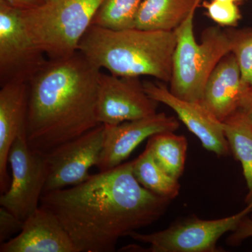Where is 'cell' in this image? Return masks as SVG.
Wrapping results in <instances>:
<instances>
[{
	"mask_svg": "<svg viewBox=\"0 0 252 252\" xmlns=\"http://www.w3.org/2000/svg\"><path fill=\"white\" fill-rule=\"evenodd\" d=\"M179 126L175 117L165 113L118 125H104L103 147L96 167L104 172L119 166L146 139L160 132H175Z\"/></svg>",
	"mask_w": 252,
	"mask_h": 252,
	"instance_id": "12",
	"label": "cell"
},
{
	"mask_svg": "<svg viewBox=\"0 0 252 252\" xmlns=\"http://www.w3.org/2000/svg\"><path fill=\"white\" fill-rule=\"evenodd\" d=\"M10 6L20 11H28L39 7L49 0H4Z\"/></svg>",
	"mask_w": 252,
	"mask_h": 252,
	"instance_id": "25",
	"label": "cell"
},
{
	"mask_svg": "<svg viewBox=\"0 0 252 252\" xmlns=\"http://www.w3.org/2000/svg\"><path fill=\"white\" fill-rule=\"evenodd\" d=\"M24 221L7 209L0 208V243L8 241L11 237L22 230Z\"/></svg>",
	"mask_w": 252,
	"mask_h": 252,
	"instance_id": "23",
	"label": "cell"
},
{
	"mask_svg": "<svg viewBox=\"0 0 252 252\" xmlns=\"http://www.w3.org/2000/svg\"><path fill=\"white\" fill-rule=\"evenodd\" d=\"M48 61L28 35L21 11L0 0V86L29 82Z\"/></svg>",
	"mask_w": 252,
	"mask_h": 252,
	"instance_id": "7",
	"label": "cell"
},
{
	"mask_svg": "<svg viewBox=\"0 0 252 252\" xmlns=\"http://www.w3.org/2000/svg\"><path fill=\"white\" fill-rule=\"evenodd\" d=\"M247 121L252 124V86L244 97L238 112Z\"/></svg>",
	"mask_w": 252,
	"mask_h": 252,
	"instance_id": "26",
	"label": "cell"
},
{
	"mask_svg": "<svg viewBox=\"0 0 252 252\" xmlns=\"http://www.w3.org/2000/svg\"><path fill=\"white\" fill-rule=\"evenodd\" d=\"M101 69L81 53L49 60L28 84L26 140L46 155L99 125L97 91Z\"/></svg>",
	"mask_w": 252,
	"mask_h": 252,
	"instance_id": "2",
	"label": "cell"
},
{
	"mask_svg": "<svg viewBox=\"0 0 252 252\" xmlns=\"http://www.w3.org/2000/svg\"><path fill=\"white\" fill-rule=\"evenodd\" d=\"M103 0H49L35 9L21 11L23 26L49 60L70 57Z\"/></svg>",
	"mask_w": 252,
	"mask_h": 252,
	"instance_id": "5",
	"label": "cell"
},
{
	"mask_svg": "<svg viewBox=\"0 0 252 252\" xmlns=\"http://www.w3.org/2000/svg\"><path fill=\"white\" fill-rule=\"evenodd\" d=\"M132 172L136 180L149 191L172 200L180 191L179 180L159 166L149 147L133 160Z\"/></svg>",
	"mask_w": 252,
	"mask_h": 252,
	"instance_id": "19",
	"label": "cell"
},
{
	"mask_svg": "<svg viewBox=\"0 0 252 252\" xmlns=\"http://www.w3.org/2000/svg\"><path fill=\"white\" fill-rule=\"evenodd\" d=\"M252 237V219L247 216L239 223L236 229L228 237L227 243L230 245H238Z\"/></svg>",
	"mask_w": 252,
	"mask_h": 252,
	"instance_id": "24",
	"label": "cell"
},
{
	"mask_svg": "<svg viewBox=\"0 0 252 252\" xmlns=\"http://www.w3.org/2000/svg\"><path fill=\"white\" fill-rule=\"evenodd\" d=\"M251 218L252 219V217H251Z\"/></svg>",
	"mask_w": 252,
	"mask_h": 252,
	"instance_id": "28",
	"label": "cell"
},
{
	"mask_svg": "<svg viewBox=\"0 0 252 252\" xmlns=\"http://www.w3.org/2000/svg\"><path fill=\"white\" fill-rule=\"evenodd\" d=\"M252 213V200L235 215L204 220L195 216L177 220L166 229L150 234L132 231L127 236L149 244L150 252H218L217 243L228 232L236 229L245 217Z\"/></svg>",
	"mask_w": 252,
	"mask_h": 252,
	"instance_id": "6",
	"label": "cell"
},
{
	"mask_svg": "<svg viewBox=\"0 0 252 252\" xmlns=\"http://www.w3.org/2000/svg\"><path fill=\"white\" fill-rule=\"evenodd\" d=\"M217 1H228V2L236 3L237 1H241V0H217Z\"/></svg>",
	"mask_w": 252,
	"mask_h": 252,
	"instance_id": "27",
	"label": "cell"
},
{
	"mask_svg": "<svg viewBox=\"0 0 252 252\" xmlns=\"http://www.w3.org/2000/svg\"><path fill=\"white\" fill-rule=\"evenodd\" d=\"M147 147L156 162L169 175L179 180L183 175L188 150L185 136L172 131L160 132L149 137Z\"/></svg>",
	"mask_w": 252,
	"mask_h": 252,
	"instance_id": "17",
	"label": "cell"
},
{
	"mask_svg": "<svg viewBox=\"0 0 252 252\" xmlns=\"http://www.w3.org/2000/svg\"><path fill=\"white\" fill-rule=\"evenodd\" d=\"M28 107V83H9L0 90V191L11 184L8 172L11 146L19 136L26 135Z\"/></svg>",
	"mask_w": 252,
	"mask_h": 252,
	"instance_id": "14",
	"label": "cell"
},
{
	"mask_svg": "<svg viewBox=\"0 0 252 252\" xmlns=\"http://www.w3.org/2000/svg\"><path fill=\"white\" fill-rule=\"evenodd\" d=\"M143 85L151 98L165 104L176 113L190 132L200 140L204 148L218 157L229 155L230 149L223 123L217 120L203 104L176 97L163 83L146 81Z\"/></svg>",
	"mask_w": 252,
	"mask_h": 252,
	"instance_id": "11",
	"label": "cell"
},
{
	"mask_svg": "<svg viewBox=\"0 0 252 252\" xmlns=\"http://www.w3.org/2000/svg\"><path fill=\"white\" fill-rule=\"evenodd\" d=\"M104 125L59 146L44 155L48 175L44 193L72 187L91 177L89 170L96 166L103 147Z\"/></svg>",
	"mask_w": 252,
	"mask_h": 252,
	"instance_id": "9",
	"label": "cell"
},
{
	"mask_svg": "<svg viewBox=\"0 0 252 252\" xmlns=\"http://www.w3.org/2000/svg\"><path fill=\"white\" fill-rule=\"evenodd\" d=\"M142 0H103L93 20V26L119 31L135 28Z\"/></svg>",
	"mask_w": 252,
	"mask_h": 252,
	"instance_id": "20",
	"label": "cell"
},
{
	"mask_svg": "<svg viewBox=\"0 0 252 252\" xmlns=\"http://www.w3.org/2000/svg\"><path fill=\"white\" fill-rule=\"evenodd\" d=\"M203 5L209 18L219 26L234 27L241 18L240 10L234 2L212 0L204 1Z\"/></svg>",
	"mask_w": 252,
	"mask_h": 252,
	"instance_id": "22",
	"label": "cell"
},
{
	"mask_svg": "<svg viewBox=\"0 0 252 252\" xmlns=\"http://www.w3.org/2000/svg\"><path fill=\"white\" fill-rule=\"evenodd\" d=\"M230 53L234 55L241 72L242 81L248 89L252 86V30H228Z\"/></svg>",
	"mask_w": 252,
	"mask_h": 252,
	"instance_id": "21",
	"label": "cell"
},
{
	"mask_svg": "<svg viewBox=\"0 0 252 252\" xmlns=\"http://www.w3.org/2000/svg\"><path fill=\"white\" fill-rule=\"evenodd\" d=\"M223 129L230 152L243 167L248 189L245 203H249L252 200V124L235 113L223 122Z\"/></svg>",
	"mask_w": 252,
	"mask_h": 252,
	"instance_id": "18",
	"label": "cell"
},
{
	"mask_svg": "<svg viewBox=\"0 0 252 252\" xmlns=\"http://www.w3.org/2000/svg\"><path fill=\"white\" fill-rule=\"evenodd\" d=\"M174 31H114L91 25L79 51L99 69L122 77L148 76L170 83L176 47Z\"/></svg>",
	"mask_w": 252,
	"mask_h": 252,
	"instance_id": "3",
	"label": "cell"
},
{
	"mask_svg": "<svg viewBox=\"0 0 252 252\" xmlns=\"http://www.w3.org/2000/svg\"><path fill=\"white\" fill-rule=\"evenodd\" d=\"M158 104L146 93L140 78L101 72L96 107L99 124L118 125L150 117L157 114Z\"/></svg>",
	"mask_w": 252,
	"mask_h": 252,
	"instance_id": "10",
	"label": "cell"
},
{
	"mask_svg": "<svg viewBox=\"0 0 252 252\" xmlns=\"http://www.w3.org/2000/svg\"><path fill=\"white\" fill-rule=\"evenodd\" d=\"M202 0H142L135 28L174 31L187 19Z\"/></svg>",
	"mask_w": 252,
	"mask_h": 252,
	"instance_id": "16",
	"label": "cell"
},
{
	"mask_svg": "<svg viewBox=\"0 0 252 252\" xmlns=\"http://www.w3.org/2000/svg\"><path fill=\"white\" fill-rule=\"evenodd\" d=\"M248 90L242 81L237 60L229 53L207 79L200 103L223 123L238 112Z\"/></svg>",
	"mask_w": 252,
	"mask_h": 252,
	"instance_id": "15",
	"label": "cell"
},
{
	"mask_svg": "<svg viewBox=\"0 0 252 252\" xmlns=\"http://www.w3.org/2000/svg\"><path fill=\"white\" fill-rule=\"evenodd\" d=\"M133 160L91 175L71 188L44 193L40 205L59 219L77 252L115 251L118 240L157 221L171 200L136 180Z\"/></svg>",
	"mask_w": 252,
	"mask_h": 252,
	"instance_id": "1",
	"label": "cell"
},
{
	"mask_svg": "<svg viewBox=\"0 0 252 252\" xmlns=\"http://www.w3.org/2000/svg\"><path fill=\"white\" fill-rule=\"evenodd\" d=\"M194 8L187 19L175 30L176 47L169 90L176 97L200 102L207 79L218 63L230 53L227 31L219 26L204 30L198 44L194 34Z\"/></svg>",
	"mask_w": 252,
	"mask_h": 252,
	"instance_id": "4",
	"label": "cell"
},
{
	"mask_svg": "<svg viewBox=\"0 0 252 252\" xmlns=\"http://www.w3.org/2000/svg\"><path fill=\"white\" fill-rule=\"evenodd\" d=\"M0 252H77L62 223L39 206L24 221L21 231L1 244Z\"/></svg>",
	"mask_w": 252,
	"mask_h": 252,
	"instance_id": "13",
	"label": "cell"
},
{
	"mask_svg": "<svg viewBox=\"0 0 252 252\" xmlns=\"http://www.w3.org/2000/svg\"><path fill=\"white\" fill-rule=\"evenodd\" d=\"M11 184L1 194L0 205L25 221L39 207L48 169L45 157L28 145L26 135L19 136L9 155Z\"/></svg>",
	"mask_w": 252,
	"mask_h": 252,
	"instance_id": "8",
	"label": "cell"
}]
</instances>
